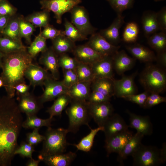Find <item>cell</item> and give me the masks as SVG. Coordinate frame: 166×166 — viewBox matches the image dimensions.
<instances>
[{"instance_id": "cell-44", "label": "cell", "mask_w": 166, "mask_h": 166, "mask_svg": "<svg viewBox=\"0 0 166 166\" xmlns=\"http://www.w3.org/2000/svg\"><path fill=\"white\" fill-rule=\"evenodd\" d=\"M34 151V146L27 142L22 141L15 150L14 155L18 154L23 158H32V154Z\"/></svg>"}, {"instance_id": "cell-24", "label": "cell", "mask_w": 166, "mask_h": 166, "mask_svg": "<svg viewBox=\"0 0 166 166\" xmlns=\"http://www.w3.org/2000/svg\"><path fill=\"white\" fill-rule=\"evenodd\" d=\"M76 154L71 151L45 156L40 160L49 166H68L75 159Z\"/></svg>"}, {"instance_id": "cell-13", "label": "cell", "mask_w": 166, "mask_h": 166, "mask_svg": "<svg viewBox=\"0 0 166 166\" xmlns=\"http://www.w3.org/2000/svg\"><path fill=\"white\" fill-rule=\"evenodd\" d=\"M18 105L21 113L26 114L27 116L36 115L43 107V104L37 97L29 92L18 96Z\"/></svg>"}, {"instance_id": "cell-55", "label": "cell", "mask_w": 166, "mask_h": 166, "mask_svg": "<svg viewBox=\"0 0 166 166\" xmlns=\"http://www.w3.org/2000/svg\"><path fill=\"white\" fill-rule=\"evenodd\" d=\"M11 16L8 15H0V30L3 29L7 24Z\"/></svg>"}, {"instance_id": "cell-43", "label": "cell", "mask_w": 166, "mask_h": 166, "mask_svg": "<svg viewBox=\"0 0 166 166\" xmlns=\"http://www.w3.org/2000/svg\"><path fill=\"white\" fill-rule=\"evenodd\" d=\"M59 67L62 70H75L79 62L74 57H70L67 53L58 56Z\"/></svg>"}, {"instance_id": "cell-27", "label": "cell", "mask_w": 166, "mask_h": 166, "mask_svg": "<svg viewBox=\"0 0 166 166\" xmlns=\"http://www.w3.org/2000/svg\"><path fill=\"white\" fill-rule=\"evenodd\" d=\"M51 46L58 56L67 53L73 52L76 45L75 42L64 34L60 35L52 40Z\"/></svg>"}, {"instance_id": "cell-40", "label": "cell", "mask_w": 166, "mask_h": 166, "mask_svg": "<svg viewBox=\"0 0 166 166\" xmlns=\"http://www.w3.org/2000/svg\"><path fill=\"white\" fill-rule=\"evenodd\" d=\"M64 34L74 42L88 39L80 32L66 18L65 19Z\"/></svg>"}, {"instance_id": "cell-57", "label": "cell", "mask_w": 166, "mask_h": 166, "mask_svg": "<svg viewBox=\"0 0 166 166\" xmlns=\"http://www.w3.org/2000/svg\"><path fill=\"white\" fill-rule=\"evenodd\" d=\"M4 54L0 49V69L1 68L2 60Z\"/></svg>"}, {"instance_id": "cell-58", "label": "cell", "mask_w": 166, "mask_h": 166, "mask_svg": "<svg viewBox=\"0 0 166 166\" xmlns=\"http://www.w3.org/2000/svg\"><path fill=\"white\" fill-rule=\"evenodd\" d=\"M4 86V82L3 80L0 75V88Z\"/></svg>"}, {"instance_id": "cell-41", "label": "cell", "mask_w": 166, "mask_h": 166, "mask_svg": "<svg viewBox=\"0 0 166 166\" xmlns=\"http://www.w3.org/2000/svg\"><path fill=\"white\" fill-rule=\"evenodd\" d=\"M19 25L21 38H24L29 44H30L31 36L35 30V27L21 16H19Z\"/></svg>"}, {"instance_id": "cell-8", "label": "cell", "mask_w": 166, "mask_h": 166, "mask_svg": "<svg viewBox=\"0 0 166 166\" xmlns=\"http://www.w3.org/2000/svg\"><path fill=\"white\" fill-rule=\"evenodd\" d=\"M82 2L81 0H41V9L51 11L58 24H61L63 14L69 12L75 6Z\"/></svg>"}, {"instance_id": "cell-16", "label": "cell", "mask_w": 166, "mask_h": 166, "mask_svg": "<svg viewBox=\"0 0 166 166\" xmlns=\"http://www.w3.org/2000/svg\"><path fill=\"white\" fill-rule=\"evenodd\" d=\"M42 53L39 60L40 63L44 66L46 70L50 72L53 78L58 80L60 78L58 56L52 47Z\"/></svg>"}, {"instance_id": "cell-11", "label": "cell", "mask_w": 166, "mask_h": 166, "mask_svg": "<svg viewBox=\"0 0 166 166\" xmlns=\"http://www.w3.org/2000/svg\"><path fill=\"white\" fill-rule=\"evenodd\" d=\"M89 113L98 126H102L114 111L110 102L98 103H88Z\"/></svg>"}, {"instance_id": "cell-52", "label": "cell", "mask_w": 166, "mask_h": 166, "mask_svg": "<svg viewBox=\"0 0 166 166\" xmlns=\"http://www.w3.org/2000/svg\"><path fill=\"white\" fill-rule=\"evenodd\" d=\"M156 19L161 31L166 32V8L163 7L159 11L156 13Z\"/></svg>"}, {"instance_id": "cell-37", "label": "cell", "mask_w": 166, "mask_h": 166, "mask_svg": "<svg viewBox=\"0 0 166 166\" xmlns=\"http://www.w3.org/2000/svg\"><path fill=\"white\" fill-rule=\"evenodd\" d=\"M75 71L79 81L92 82L95 79L90 65L79 62Z\"/></svg>"}, {"instance_id": "cell-29", "label": "cell", "mask_w": 166, "mask_h": 166, "mask_svg": "<svg viewBox=\"0 0 166 166\" xmlns=\"http://www.w3.org/2000/svg\"><path fill=\"white\" fill-rule=\"evenodd\" d=\"M141 22L145 36L147 38L160 29L156 19V13L145 12L142 16Z\"/></svg>"}, {"instance_id": "cell-6", "label": "cell", "mask_w": 166, "mask_h": 166, "mask_svg": "<svg viewBox=\"0 0 166 166\" xmlns=\"http://www.w3.org/2000/svg\"><path fill=\"white\" fill-rule=\"evenodd\" d=\"M69 106L65 110L69 120V132L76 133L82 125H87L91 118L89 113L87 101L72 99Z\"/></svg>"}, {"instance_id": "cell-20", "label": "cell", "mask_w": 166, "mask_h": 166, "mask_svg": "<svg viewBox=\"0 0 166 166\" xmlns=\"http://www.w3.org/2000/svg\"><path fill=\"white\" fill-rule=\"evenodd\" d=\"M24 76L29 81L30 85L34 87L43 85L45 80L52 77L45 69L32 63L26 69Z\"/></svg>"}, {"instance_id": "cell-5", "label": "cell", "mask_w": 166, "mask_h": 166, "mask_svg": "<svg viewBox=\"0 0 166 166\" xmlns=\"http://www.w3.org/2000/svg\"><path fill=\"white\" fill-rule=\"evenodd\" d=\"M166 145L159 149L152 146L141 144L131 156L135 166H157L166 160Z\"/></svg>"}, {"instance_id": "cell-7", "label": "cell", "mask_w": 166, "mask_h": 166, "mask_svg": "<svg viewBox=\"0 0 166 166\" xmlns=\"http://www.w3.org/2000/svg\"><path fill=\"white\" fill-rule=\"evenodd\" d=\"M71 23L84 36L95 33L97 29L91 24L88 12L83 6L76 5L69 11Z\"/></svg>"}, {"instance_id": "cell-47", "label": "cell", "mask_w": 166, "mask_h": 166, "mask_svg": "<svg viewBox=\"0 0 166 166\" xmlns=\"http://www.w3.org/2000/svg\"><path fill=\"white\" fill-rule=\"evenodd\" d=\"M150 93L145 91L144 92L139 94H135L127 96L122 98L126 100L136 104L143 108L147 99Z\"/></svg>"}, {"instance_id": "cell-50", "label": "cell", "mask_w": 166, "mask_h": 166, "mask_svg": "<svg viewBox=\"0 0 166 166\" xmlns=\"http://www.w3.org/2000/svg\"><path fill=\"white\" fill-rule=\"evenodd\" d=\"M16 12L17 9L7 0H0V15L12 16Z\"/></svg>"}, {"instance_id": "cell-51", "label": "cell", "mask_w": 166, "mask_h": 166, "mask_svg": "<svg viewBox=\"0 0 166 166\" xmlns=\"http://www.w3.org/2000/svg\"><path fill=\"white\" fill-rule=\"evenodd\" d=\"M39 128H34L32 132L26 134V140L27 143L34 146L43 141L44 136L39 134Z\"/></svg>"}, {"instance_id": "cell-48", "label": "cell", "mask_w": 166, "mask_h": 166, "mask_svg": "<svg viewBox=\"0 0 166 166\" xmlns=\"http://www.w3.org/2000/svg\"><path fill=\"white\" fill-rule=\"evenodd\" d=\"M40 34L46 40L50 39L51 40L60 35L64 34L63 30H57L49 24L44 27Z\"/></svg>"}, {"instance_id": "cell-39", "label": "cell", "mask_w": 166, "mask_h": 166, "mask_svg": "<svg viewBox=\"0 0 166 166\" xmlns=\"http://www.w3.org/2000/svg\"><path fill=\"white\" fill-rule=\"evenodd\" d=\"M139 32V27L136 23L131 22L128 23L123 34V41L127 43H135L138 38Z\"/></svg>"}, {"instance_id": "cell-56", "label": "cell", "mask_w": 166, "mask_h": 166, "mask_svg": "<svg viewBox=\"0 0 166 166\" xmlns=\"http://www.w3.org/2000/svg\"><path fill=\"white\" fill-rule=\"evenodd\" d=\"M41 161L38 159L35 160L33 158H30L26 164L27 166H38Z\"/></svg>"}, {"instance_id": "cell-12", "label": "cell", "mask_w": 166, "mask_h": 166, "mask_svg": "<svg viewBox=\"0 0 166 166\" xmlns=\"http://www.w3.org/2000/svg\"><path fill=\"white\" fill-rule=\"evenodd\" d=\"M85 44L104 56H113L120 47V46L110 43L99 33H95L91 35L88 41Z\"/></svg>"}, {"instance_id": "cell-14", "label": "cell", "mask_w": 166, "mask_h": 166, "mask_svg": "<svg viewBox=\"0 0 166 166\" xmlns=\"http://www.w3.org/2000/svg\"><path fill=\"white\" fill-rule=\"evenodd\" d=\"M133 135L132 132L128 130L105 140V147L107 156L112 153H119Z\"/></svg>"}, {"instance_id": "cell-33", "label": "cell", "mask_w": 166, "mask_h": 166, "mask_svg": "<svg viewBox=\"0 0 166 166\" xmlns=\"http://www.w3.org/2000/svg\"><path fill=\"white\" fill-rule=\"evenodd\" d=\"M91 131L86 136L83 137L80 141L77 144H73L77 150L84 152H89L93 146L94 140L97 133L100 131H103L102 126H98L97 128L92 129L89 128Z\"/></svg>"}, {"instance_id": "cell-35", "label": "cell", "mask_w": 166, "mask_h": 166, "mask_svg": "<svg viewBox=\"0 0 166 166\" xmlns=\"http://www.w3.org/2000/svg\"><path fill=\"white\" fill-rule=\"evenodd\" d=\"M148 43L157 53L166 50V34L161 31L156 33L148 37Z\"/></svg>"}, {"instance_id": "cell-4", "label": "cell", "mask_w": 166, "mask_h": 166, "mask_svg": "<svg viewBox=\"0 0 166 166\" xmlns=\"http://www.w3.org/2000/svg\"><path fill=\"white\" fill-rule=\"evenodd\" d=\"M68 132L67 129L48 127L44 136L42 147L38 156V159L45 156L65 152L69 144L67 142L66 138Z\"/></svg>"}, {"instance_id": "cell-1", "label": "cell", "mask_w": 166, "mask_h": 166, "mask_svg": "<svg viewBox=\"0 0 166 166\" xmlns=\"http://www.w3.org/2000/svg\"><path fill=\"white\" fill-rule=\"evenodd\" d=\"M21 113L14 97L0 98V166L11 165L22 127Z\"/></svg>"}, {"instance_id": "cell-28", "label": "cell", "mask_w": 166, "mask_h": 166, "mask_svg": "<svg viewBox=\"0 0 166 166\" xmlns=\"http://www.w3.org/2000/svg\"><path fill=\"white\" fill-rule=\"evenodd\" d=\"M114 79L109 78L95 79L91 83V89L111 98L114 95Z\"/></svg>"}, {"instance_id": "cell-54", "label": "cell", "mask_w": 166, "mask_h": 166, "mask_svg": "<svg viewBox=\"0 0 166 166\" xmlns=\"http://www.w3.org/2000/svg\"><path fill=\"white\" fill-rule=\"evenodd\" d=\"M30 89V85L26 83H21L17 85L15 88V92L18 96L25 94L28 92Z\"/></svg>"}, {"instance_id": "cell-31", "label": "cell", "mask_w": 166, "mask_h": 166, "mask_svg": "<svg viewBox=\"0 0 166 166\" xmlns=\"http://www.w3.org/2000/svg\"><path fill=\"white\" fill-rule=\"evenodd\" d=\"M19 16H11L5 28L1 30V33L6 37L15 41L22 42L19 32Z\"/></svg>"}, {"instance_id": "cell-53", "label": "cell", "mask_w": 166, "mask_h": 166, "mask_svg": "<svg viewBox=\"0 0 166 166\" xmlns=\"http://www.w3.org/2000/svg\"><path fill=\"white\" fill-rule=\"evenodd\" d=\"M156 61L157 65L166 69V50L157 53Z\"/></svg>"}, {"instance_id": "cell-23", "label": "cell", "mask_w": 166, "mask_h": 166, "mask_svg": "<svg viewBox=\"0 0 166 166\" xmlns=\"http://www.w3.org/2000/svg\"><path fill=\"white\" fill-rule=\"evenodd\" d=\"M125 47L134 58L140 61L147 63L156 61V55L154 52L143 45L135 43L126 45Z\"/></svg>"}, {"instance_id": "cell-45", "label": "cell", "mask_w": 166, "mask_h": 166, "mask_svg": "<svg viewBox=\"0 0 166 166\" xmlns=\"http://www.w3.org/2000/svg\"><path fill=\"white\" fill-rule=\"evenodd\" d=\"M63 79L62 81L64 85L69 88L79 82L75 70H63Z\"/></svg>"}, {"instance_id": "cell-59", "label": "cell", "mask_w": 166, "mask_h": 166, "mask_svg": "<svg viewBox=\"0 0 166 166\" xmlns=\"http://www.w3.org/2000/svg\"></svg>"}, {"instance_id": "cell-38", "label": "cell", "mask_w": 166, "mask_h": 166, "mask_svg": "<svg viewBox=\"0 0 166 166\" xmlns=\"http://www.w3.org/2000/svg\"><path fill=\"white\" fill-rule=\"evenodd\" d=\"M46 39L40 33L36 36L34 41L27 49V52L33 58L34 57L39 53H42L47 49Z\"/></svg>"}, {"instance_id": "cell-21", "label": "cell", "mask_w": 166, "mask_h": 166, "mask_svg": "<svg viewBox=\"0 0 166 166\" xmlns=\"http://www.w3.org/2000/svg\"><path fill=\"white\" fill-rule=\"evenodd\" d=\"M112 58L113 69L121 75L133 67L136 60L128 55L123 50H118L112 56Z\"/></svg>"}, {"instance_id": "cell-49", "label": "cell", "mask_w": 166, "mask_h": 166, "mask_svg": "<svg viewBox=\"0 0 166 166\" xmlns=\"http://www.w3.org/2000/svg\"><path fill=\"white\" fill-rule=\"evenodd\" d=\"M111 98L96 91L92 90L87 102L89 103H98L110 102Z\"/></svg>"}, {"instance_id": "cell-46", "label": "cell", "mask_w": 166, "mask_h": 166, "mask_svg": "<svg viewBox=\"0 0 166 166\" xmlns=\"http://www.w3.org/2000/svg\"><path fill=\"white\" fill-rule=\"evenodd\" d=\"M166 102V97L161 96L159 94L151 93L148 96L143 108L145 109L149 108Z\"/></svg>"}, {"instance_id": "cell-18", "label": "cell", "mask_w": 166, "mask_h": 166, "mask_svg": "<svg viewBox=\"0 0 166 166\" xmlns=\"http://www.w3.org/2000/svg\"><path fill=\"white\" fill-rule=\"evenodd\" d=\"M79 62L91 65L105 56L86 44L76 46L72 52Z\"/></svg>"}, {"instance_id": "cell-32", "label": "cell", "mask_w": 166, "mask_h": 166, "mask_svg": "<svg viewBox=\"0 0 166 166\" xmlns=\"http://www.w3.org/2000/svg\"><path fill=\"white\" fill-rule=\"evenodd\" d=\"M50 11L43 10V11L32 14L25 19L36 27H43L49 25Z\"/></svg>"}, {"instance_id": "cell-25", "label": "cell", "mask_w": 166, "mask_h": 166, "mask_svg": "<svg viewBox=\"0 0 166 166\" xmlns=\"http://www.w3.org/2000/svg\"><path fill=\"white\" fill-rule=\"evenodd\" d=\"M91 83L79 81L68 89V93L72 99L87 101L91 92Z\"/></svg>"}, {"instance_id": "cell-26", "label": "cell", "mask_w": 166, "mask_h": 166, "mask_svg": "<svg viewBox=\"0 0 166 166\" xmlns=\"http://www.w3.org/2000/svg\"><path fill=\"white\" fill-rule=\"evenodd\" d=\"M144 135L137 132L133 135L122 150L118 153L117 160L120 164H123L124 160L129 156H132L142 144Z\"/></svg>"}, {"instance_id": "cell-17", "label": "cell", "mask_w": 166, "mask_h": 166, "mask_svg": "<svg viewBox=\"0 0 166 166\" xmlns=\"http://www.w3.org/2000/svg\"><path fill=\"white\" fill-rule=\"evenodd\" d=\"M90 65L95 79L102 78H113L114 69L112 56H105Z\"/></svg>"}, {"instance_id": "cell-2", "label": "cell", "mask_w": 166, "mask_h": 166, "mask_svg": "<svg viewBox=\"0 0 166 166\" xmlns=\"http://www.w3.org/2000/svg\"><path fill=\"white\" fill-rule=\"evenodd\" d=\"M33 58L26 48L4 54L0 76L3 80V86L7 95L14 97L15 87L20 83H26L25 73L32 63Z\"/></svg>"}, {"instance_id": "cell-36", "label": "cell", "mask_w": 166, "mask_h": 166, "mask_svg": "<svg viewBox=\"0 0 166 166\" xmlns=\"http://www.w3.org/2000/svg\"><path fill=\"white\" fill-rule=\"evenodd\" d=\"M22 42L5 37H0V49L4 54H7L26 49Z\"/></svg>"}, {"instance_id": "cell-19", "label": "cell", "mask_w": 166, "mask_h": 166, "mask_svg": "<svg viewBox=\"0 0 166 166\" xmlns=\"http://www.w3.org/2000/svg\"><path fill=\"white\" fill-rule=\"evenodd\" d=\"M127 113L129 117V127L135 129L137 132L144 136L152 134L153 126L149 116L138 115L128 110Z\"/></svg>"}, {"instance_id": "cell-15", "label": "cell", "mask_w": 166, "mask_h": 166, "mask_svg": "<svg viewBox=\"0 0 166 166\" xmlns=\"http://www.w3.org/2000/svg\"><path fill=\"white\" fill-rule=\"evenodd\" d=\"M102 127L105 140L120 132L128 130L123 118L117 113H113L105 121Z\"/></svg>"}, {"instance_id": "cell-30", "label": "cell", "mask_w": 166, "mask_h": 166, "mask_svg": "<svg viewBox=\"0 0 166 166\" xmlns=\"http://www.w3.org/2000/svg\"><path fill=\"white\" fill-rule=\"evenodd\" d=\"M72 98L68 93H64L57 97L52 105L49 108L46 112L51 118L54 116L61 117L63 111L70 103Z\"/></svg>"}, {"instance_id": "cell-10", "label": "cell", "mask_w": 166, "mask_h": 166, "mask_svg": "<svg viewBox=\"0 0 166 166\" xmlns=\"http://www.w3.org/2000/svg\"><path fill=\"white\" fill-rule=\"evenodd\" d=\"M138 73L136 71L130 75H122L119 80H113L114 95L117 97L123 98L127 96L136 94L137 88L134 79Z\"/></svg>"}, {"instance_id": "cell-9", "label": "cell", "mask_w": 166, "mask_h": 166, "mask_svg": "<svg viewBox=\"0 0 166 166\" xmlns=\"http://www.w3.org/2000/svg\"><path fill=\"white\" fill-rule=\"evenodd\" d=\"M43 85L45 89L43 94L38 97L42 104L46 102L55 100L57 97L64 93H68V88L63 84L62 81H58L49 77L45 80Z\"/></svg>"}, {"instance_id": "cell-34", "label": "cell", "mask_w": 166, "mask_h": 166, "mask_svg": "<svg viewBox=\"0 0 166 166\" xmlns=\"http://www.w3.org/2000/svg\"><path fill=\"white\" fill-rule=\"evenodd\" d=\"M53 118L49 117L46 119L38 117L36 115L27 116L26 119L23 121L22 127L26 129L39 128L45 126L47 128L51 127V123Z\"/></svg>"}, {"instance_id": "cell-22", "label": "cell", "mask_w": 166, "mask_h": 166, "mask_svg": "<svg viewBox=\"0 0 166 166\" xmlns=\"http://www.w3.org/2000/svg\"><path fill=\"white\" fill-rule=\"evenodd\" d=\"M124 23V17L117 15L108 28L101 30L99 33L110 43L117 45L121 41L119 31Z\"/></svg>"}, {"instance_id": "cell-42", "label": "cell", "mask_w": 166, "mask_h": 166, "mask_svg": "<svg viewBox=\"0 0 166 166\" xmlns=\"http://www.w3.org/2000/svg\"><path fill=\"white\" fill-rule=\"evenodd\" d=\"M117 15H122L123 12L132 8L134 0H106Z\"/></svg>"}, {"instance_id": "cell-3", "label": "cell", "mask_w": 166, "mask_h": 166, "mask_svg": "<svg viewBox=\"0 0 166 166\" xmlns=\"http://www.w3.org/2000/svg\"><path fill=\"white\" fill-rule=\"evenodd\" d=\"M139 80L145 91L150 93H163L166 89L165 69L152 62L146 63Z\"/></svg>"}]
</instances>
